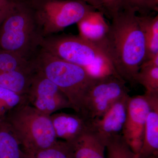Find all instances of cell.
Instances as JSON below:
<instances>
[{"label":"cell","instance_id":"obj_1","mask_svg":"<svg viewBox=\"0 0 158 158\" xmlns=\"http://www.w3.org/2000/svg\"><path fill=\"white\" fill-rule=\"evenodd\" d=\"M111 19L107 34L96 44L107 57L114 73L127 83L135 85L140 66L146 58L145 38L138 14L131 9H122Z\"/></svg>","mask_w":158,"mask_h":158},{"label":"cell","instance_id":"obj_2","mask_svg":"<svg viewBox=\"0 0 158 158\" xmlns=\"http://www.w3.org/2000/svg\"><path fill=\"white\" fill-rule=\"evenodd\" d=\"M35 70L55 84L80 114L84 98L97 77L85 67L55 56L40 48L32 60Z\"/></svg>","mask_w":158,"mask_h":158},{"label":"cell","instance_id":"obj_3","mask_svg":"<svg viewBox=\"0 0 158 158\" xmlns=\"http://www.w3.org/2000/svg\"><path fill=\"white\" fill-rule=\"evenodd\" d=\"M42 39L28 0H15L13 9L0 26V49L32 61Z\"/></svg>","mask_w":158,"mask_h":158},{"label":"cell","instance_id":"obj_4","mask_svg":"<svg viewBox=\"0 0 158 158\" xmlns=\"http://www.w3.org/2000/svg\"><path fill=\"white\" fill-rule=\"evenodd\" d=\"M5 121L25 152L47 148L58 140L50 116L41 113L27 103L7 112Z\"/></svg>","mask_w":158,"mask_h":158},{"label":"cell","instance_id":"obj_5","mask_svg":"<svg viewBox=\"0 0 158 158\" xmlns=\"http://www.w3.org/2000/svg\"><path fill=\"white\" fill-rule=\"evenodd\" d=\"M28 1L43 38L77 24L89 12L96 10L83 0Z\"/></svg>","mask_w":158,"mask_h":158},{"label":"cell","instance_id":"obj_6","mask_svg":"<svg viewBox=\"0 0 158 158\" xmlns=\"http://www.w3.org/2000/svg\"><path fill=\"white\" fill-rule=\"evenodd\" d=\"M40 48L55 56L94 72L110 62L101 49L78 35L57 34L43 38Z\"/></svg>","mask_w":158,"mask_h":158},{"label":"cell","instance_id":"obj_7","mask_svg":"<svg viewBox=\"0 0 158 158\" xmlns=\"http://www.w3.org/2000/svg\"><path fill=\"white\" fill-rule=\"evenodd\" d=\"M126 83L114 74L97 77L85 95L80 115L89 123L101 117L115 102L129 94Z\"/></svg>","mask_w":158,"mask_h":158},{"label":"cell","instance_id":"obj_8","mask_svg":"<svg viewBox=\"0 0 158 158\" xmlns=\"http://www.w3.org/2000/svg\"><path fill=\"white\" fill-rule=\"evenodd\" d=\"M26 97L28 104L49 116L62 109H72L67 98L56 85L36 70Z\"/></svg>","mask_w":158,"mask_h":158},{"label":"cell","instance_id":"obj_9","mask_svg":"<svg viewBox=\"0 0 158 158\" xmlns=\"http://www.w3.org/2000/svg\"><path fill=\"white\" fill-rule=\"evenodd\" d=\"M150 110L149 101L144 94L130 96L122 137L131 149L138 155L143 144L145 123Z\"/></svg>","mask_w":158,"mask_h":158},{"label":"cell","instance_id":"obj_10","mask_svg":"<svg viewBox=\"0 0 158 158\" xmlns=\"http://www.w3.org/2000/svg\"><path fill=\"white\" fill-rule=\"evenodd\" d=\"M129 94L118 99L99 118L90 123L89 131L106 145L112 139L122 136Z\"/></svg>","mask_w":158,"mask_h":158},{"label":"cell","instance_id":"obj_11","mask_svg":"<svg viewBox=\"0 0 158 158\" xmlns=\"http://www.w3.org/2000/svg\"><path fill=\"white\" fill-rule=\"evenodd\" d=\"M50 116L57 139L70 142L89 131L90 123L77 113H56Z\"/></svg>","mask_w":158,"mask_h":158},{"label":"cell","instance_id":"obj_12","mask_svg":"<svg viewBox=\"0 0 158 158\" xmlns=\"http://www.w3.org/2000/svg\"><path fill=\"white\" fill-rule=\"evenodd\" d=\"M144 95L149 101L150 110L145 123L142 148L138 155L139 158L158 155V95Z\"/></svg>","mask_w":158,"mask_h":158},{"label":"cell","instance_id":"obj_13","mask_svg":"<svg viewBox=\"0 0 158 158\" xmlns=\"http://www.w3.org/2000/svg\"><path fill=\"white\" fill-rule=\"evenodd\" d=\"M66 142L72 158H106V144L90 131Z\"/></svg>","mask_w":158,"mask_h":158},{"label":"cell","instance_id":"obj_14","mask_svg":"<svg viewBox=\"0 0 158 158\" xmlns=\"http://www.w3.org/2000/svg\"><path fill=\"white\" fill-rule=\"evenodd\" d=\"M104 15L98 10L89 12L77 23L79 36L95 44L102 41L110 28Z\"/></svg>","mask_w":158,"mask_h":158},{"label":"cell","instance_id":"obj_15","mask_svg":"<svg viewBox=\"0 0 158 158\" xmlns=\"http://www.w3.org/2000/svg\"><path fill=\"white\" fill-rule=\"evenodd\" d=\"M35 73V68L30 70L0 72V87L26 96Z\"/></svg>","mask_w":158,"mask_h":158},{"label":"cell","instance_id":"obj_16","mask_svg":"<svg viewBox=\"0 0 158 158\" xmlns=\"http://www.w3.org/2000/svg\"><path fill=\"white\" fill-rule=\"evenodd\" d=\"M136 82L144 87L146 95H158V55L145 60L141 64Z\"/></svg>","mask_w":158,"mask_h":158},{"label":"cell","instance_id":"obj_17","mask_svg":"<svg viewBox=\"0 0 158 158\" xmlns=\"http://www.w3.org/2000/svg\"><path fill=\"white\" fill-rule=\"evenodd\" d=\"M138 15L145 38L147 60L158 55V15Z\"/></svg>","mask_w":158,"mask_h":158},{"label":"cell","instance_id":"obj_18","mask_svg":"<svg viewBox=\"0 0 158 158\" xmlns=\"http://www.w3.org/2000/svg\"><path fill=\"white\" fill-rule=\"evenodd\" d=\"M18 139L5 120L0 122V158H22Z\"/></svg>","mask_w":158,"mask_h":158},{"label":"cell","instance_id":"obj_19","mask_svg":"<svg viewBox=\"0 0 158 158\" xmlns=\"http://www.w3.org/2000/svg\"><path fill=\"white\" fill-rule=\"evenodd\" d=\"M33 61L18 54L0 49V72L34 69Z\"/></svg>","mask_w":158,"mask_h":158},{"label":"cell","instance_id":"obj_20","mask_svg":"<svg viewBox=\"0 0 158 158\" xmlns=\"http://www.w3.org/2000/svg\"><path fill=\"white\" fill-rule=\"evenodd\" d=\"M23 158H72L67 142L58 141L47 148L34 152L23 151Z\"/></svg>","mask_w":158,"mask_h":158},{"label":"cell","instance_id":"obj_21","mask_svg":"<svg viewBox=\"0 0 158 158\" xmlns=\"http://www.w3.org/2000/svg\"><path fill=\"white\" fill-rule=\"evenodd\" d=\"M106 158H139L131 149L122 136L112 139L106 145Z\"/></svg>","mask_w":158,"mask_h":158},{"label":"cell","instance_id":"obj_22","mask_svg":"<svg viewBox=\"0 0 158 158\" xmlns=\"http://www.w3.org/2000/svg\"><path fill=\"white\" fill-rule=\"evenodd\" d=\"M27 102L26 95H21L0 87V111L7 112L18 106Z\"/></svg>","mask_w":158,"mask_h":158},{"label":"cell","instance_id":"obj_23","mask_svg":"<svg viewBox=\"0 0 158 158\" xmlns=\"http://www.w3.org/2000/svg\"><path fill=\"white\" fill-rule=\"evenodd\" d=\"M122 9H129L141 15L158 11V0H121Z\"/></svg>","mask_w":158,"mask_h":158},{"label":"cell","instance_id":"obj_24","mask_svg":"<svg viewBox=\"0 0 158 158\" xmlns=\"http://www.w3.org/2000/svg\"><path fill=\"white\" fill-rule=\"evenodd\" d=\"M106 11V15L111 17L122 9L121 0H101Z\"/></svg>","mask_w":158,"mask_h":158},{"label":"cell","instance_id":"obj_25","mask_svg":"<svg viewBox=\"0 0 158 158\" xmlns=\"http://www.w3.org/2000/svg\"><path fill=\"white\" fill-rule=\"evenodd\" d=\"M15 0H0V26L13 9Z\"/></svg>","mask_w":158,"mask_h":158},{"label":"cell","instance_id":"obj_26","mask_svg":"<svg viewBox=\"0 0 158 158\" xmlns=\"http://www.w3.org/2000/svg\"><path fill=\"white\" fill-rule=\"evenodd\" d=\"M90 6H93L96 10L101 11L104 14H106V11L101 0H83Z\"/></svg>","mask_w":158,"mask_h":158},{"label":"cell","instance_id":"obj_27","mask_svg":"<svg viewBox=\"0 0 158 158\" xmlns=\"http://www.w3.org/2000/svg\"><path fill=\"white\" fill-rule=\"evenodd\" d=\"M144 158H158V155H155L150 156Z\"/></svg>","mask_w":158,"mask_h":158}]
</instances>
